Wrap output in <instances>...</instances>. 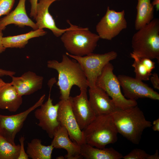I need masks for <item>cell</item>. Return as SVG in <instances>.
<instances>
[{"label":"cell","instance_id":"obj_9","mask_svg":"<svg viewBox=\"0 0 159 159\" xmlns=\"http://www.w3.org/2000/svg\"><path fill=\"white\" fill-rule=\"evenodd\" d=\"M127 26L125 11L117 12L108 6L105 14L96 25V29L100 38L111 40Z\"/></svg>","mask_w":159,"mask_h":159},{"label":"cell","instance_id":"obj_17","mask_svg":"<svg viewBox=\"0 0 159 159\" xmlns=\"http://www.w3.org/2000/svg\"><path fill=\"white\" fill-rule=\"evenodd\" d=\"M51 145L54 148L63 149L67 151L64 156L67 159H79L81 155L80 145L70 138L66 129L60 125L54 133Z\"/></svg>","mask_w":159,"mask_h":159},{"label":"cell","instance_id":"obj_36","mask_svg":"<svg viewBox=\"0 0 159 159\" xmlns=\"http://www.w3.org/2000/svg\"><path fill=\"white\" fill-rule=\"evenodd\" d=\"M6 83L4 82L0 78V88L5 85Z\"/></svg>","mask_w":159,"mask_h":159},{"label":"cell","instance_id":"obj_21","mask_svg":"<svg viewBox=\"0 0 159 159\" xmlns=\"http://www.w3.org/2000/svg\"><path fill=\"white\" fill-rule=\"evenodd\" d=\"M47 32L39 29L31 31L21 34L3 37L2 42L3 46L7 48H19L24 47L28 43L29 40L32 38L43 36Z\"/></svg>","mask_w":159,"mask_h":159},{"label":"cell","instance_id":"obj_6","mask_svg":"<svg viewBox=\"0 0 159 159\" xmlns=\"http://www.w3.org/2000/svg\"><path fill=\"white\" fill-rule=\"evenodd\" d=\"M114 67L110 63L103 69L97 78L96 86L111 97L119 109H125L137 105L136 100L127 99L122 94L117 77L113 73Z\"/></svg>","mask_w":159,"mask_h":159},{"label":"cell","instance_id":"obj_8","mask_svg":"<svg viewBox=\"0 0 159 159\" xmlns=\"http://www.w3.org/2000/svg\"><path fill=\"white\" fill-rule=\"evenodd\" d=\"M45 97V95H43L34 105L19 113L10 115L0 114V135L15 145L16 135L22 128L28 115L43 103Z\"/></svg>","mask_w":159,"mask_h":159},{"label":"cell","instance_id":"obj_29","mask_svg":"<svg viewBox=\"0 0 159 159\" xmlns=\"http://www.w3.org/2000/svg\"><path fill=\"white\" fill-rule=\"evenodd\" d=\"M150 81L153 87L156 89L159 90V78L157 73H155L150 77Z\"/></svg>","mask_w":159,"mask_h":159},{"label":"cell","instance_id":"obj_32","mask_svg":"<svg viewBox=\"0 0 159 159\" xmlns=\"http://www.w3.org/2000/svg\"><path fill=\"white\" fill-rule=\"evenodd\" d=\"M152 128L154 131H159V118L154 120L152 124Z\"/></svg>","mask_w":159,"mask_h":159},{"label":"cell","instance_id":"obj_10","mask_svg":"<svg viewBox=\"0 0 159 159\" xmlns=\"http://www.w3.org/2000/svg\"><path fill=\"white\" fill-rule=\"evenodd\" d=\"M54 83L53 82L50 84L47 100L34 112V116L39 121L37 125L45 131L51 138H53L54 133L61 125L57 119L59 103L54 105L50 97V92Z\"/></svg>","mask_w":159,"mask_h":159},{"label":"cell","instance_id":"obj_7","mask_svg":"<svg viewBox=\"0 0 159 159\" xmlns=\"http://www.w3.org/2000/svg\"><path fill=\"white\" fill-rule=\"evenodd\" d=\"M65 54L75 60L80 64L86 77L89 88L95 87L96 82L105 65L115 59L117 53L112 51L103 54L93 53L83 56H78L66 52Z\"/></svg>","mask_w":159,"mask_h":159},{"label":"cell","instance_id":"obj_13","mask_svg":"<svg viewBox=\"0 0 159 159\" xmlns=\"http://www.w3.org/2000/svg\"><path fill=\"white\" fill-rule=\"evenodd\" d=\"M80 90L79 95L74 97L70 96L69 100L73 113L82 130L96 116L90 104L87 88H82Z\"/></svg>","mask_w":159,"mask_h":159},{"label":"cell","instance_id":"obj_2","mask_svg":"<svg viewBox=\"0 0 159 159\" xmlns=\"http://www.w3.org/2000/svg\"><path fill=\"white\" fill-rule=\"evenodd\" d=\"M111 115L118 133L134 144L139 143L144 130L152 126L137 105L118 109Z\"/></svg>","mask_w":159,"mask_h":159},{"label":"cell","instance_id":"obj_30","mask_svg":"<svg viewBox=\"0 0 159 159\" xmlns=\"http://www.w3.org/2000/svg\"><path fill=\"white\" fill-rule=\"evenodd\" d=\"M31 4V12L30 16L31 17H33L35 19L36 16V8L38 0H29Z\"/></svg>","mask_w":159,"mask_h":159},{"label":"cell","instance_id":"obj_34","mask_svg":"<svg viewBox=\"0 0 159 159\" xmlns=\"http://www.w3.org/2000/svg\"><path fill=\"white\" fill-rule=\"evenodd\" d=\"M159 155L158 151L156 150L154 154L151 155H149L147 159H159Z\"/></svg>","mask_w":159,"mask_h":159},{"label":"cell","instance_id":"obj_33","mask_svg":"<svg viewBox=\"0 0 159 159\" xmlns=\"http://www.w3.org/2000/svg\"><path fill=\"white\" fill-rule=\"evenodd\" d=\"M2 31L0 30V54L4 51L6 48L3 45L2 39L3 37Z\"/></svg>","mask_w":159,"mask_h":159},{"label":"cell","instance_id":"obj_28","mask_svg":"<svg viewBox=\"0 0 159 159\" xmlns=\"http://www.w3.org/2000/svg\"><path fill=\"white\" fill-rule=\"evenodd\" d=\"M25 138L24 136H21L19 139L20 143V149L19 153L18 159H28L29 157L25 151L24 148V141Z\"/></svg>","mask_w":159,"mask_h":159},{"label":"cell","instance_id":"obj_27","mask_svg":"<svg viewBox=\"0 0 159 159\" xmlns=\"http://www.w3.org/2000/svg\"><path fill=\"white\" fill-rule=\"evenodd\" d=\"M14 2L15 0H0V17L10 12Z\"/></svg>","mask_w":159,"mask_h":159},{"label":"cell","instance_id":"obj_11","mask_svg":"<svg viewBox=\"0 0 159 159\" xmlns=\"http://www.w3.org/2000/svg\"><path fill=\"white\" fill-rule=\"evenodd\" d=\"M117 77L123 95L127 99L135 100L143 98L159 100V94L142 81L124 75H119Z\"/></svg>","mask_w":159,"mask_h":159},{"label":"cell","instance_id":"obj_4","mask_svg":"<svg viewBox=\"0 0 159 159\" xmlns=\"http://www.w3.org/2000/svg\"><path fill=\"white\" fill-rule=\"evenodd\" d=\"M67 22L70 28L61 35V39L70 54L83 56L93 53L100 38L90 32L88 28H82Z\"/></svg>","mask_w":159,"mask_h":159},{"label":"cell","instance_id":"obj_12","mask_svg":"<svg viewBox=\"0 0 159 159\" xmlns=\"http://www.w3.org/2000/svg\"><path fill=\"white\" fill-rule=\"evenodd\" d=\"M58 103L57 119L60 125L66 129L72 141L79 145L85 143L82 131L73 113L69 99L60 100Z\"/></svg>","mask_w":159,"mask_h":159},{"label":"cell","instance_id":"obj_19","mask_svg":"<svg viewBox=\"0 0 159 159\" xmlns=\"http://www.w3.org/2000/svg\"><path fill=\"white\" fill-rule=\"evenodd\" d=\"M22 102V97L18 95L10 83H6L0 88V109L16 112Z\"/></svg>","mask_w":159,"mask_h":159},{"label":"cell","instance_id":"obj_18","mask_svg":"<svg viewBox=\"0 0 159 159\" xmlns=\"http://www.w3.org/2000/svg\"><path fill=\"white\" fill-rule=\"evenodd\" d=\"M26 1L19 0L15 9L0 19V30H4L7 26L11 24H14L20 27L29 26L34 30L38 29L36 23L28 17L26 14Z\"/></svg>","mask_w":159,"mask_h":159},{"label":"cell","instance_id":"obj_1","mask_svg":"<svg viewBox=\"0 0 159 159\" xmlns=\"http://www.w3.org/2000/svg\"><path fill=\"white\" fill-rule=\"evenodd\" d=\"M47 66L58 72L57 85L60 90V100L69 99L74 85L80 89L88 87L86 77L79 64L75 60L70 59L66 54L62 55L60 62L55 60H49Z\"/></svg>","mask_w":159,"mask_h":159},{"label":"cell","instance_id":"obj_35","mask_svg":"<svg viewBox=\"0 0 159 159\" xmlns=\"http://www.w3.org/2000/svg\"><path fill=\"white\" fill-rule=\"evenodd\" d=\"M152 4L154 6H155L157 10L158 11L159 9V0H153Z\"/></svg>","mask_w":159,"mask_h":159},{"label":"cell","instance_id":"obj_22","mask_svg":"<svg viewBox=\"0 0 159 159\" xmlns=\"http://www.w3.org/2000/svg\"><path fill=\"white\" fill-rule=\"evenodd\" d=\"M130 54L134 60L132 66L134 68L135 78L142 81L149 80L151 72L155 68V63L148 58L139 57L132 53Z\"/></svg>","mask_w":159,"mask_h":159},{"label":"cell","instance_id":"obj_24","mask_svg":"<svg viewBox=\"0 0 159 159\" xmlns=\"http://www.w3.org/2000/svg\"><path fill=\"white\" fill-rule=\"evenodd\" d=\"M54 148L51 144L44 145L41 140L34 138L27 143L26 152L29 157L32 159H51Z\"/></svg>","mask_w":159,"mask_h":159},{"label":"cell","instance_id":"obj_25","mask_svg":"<svg viewBox=\"0 0 159 159\" xmlns=\"http://www.w3.org/2000/svg\"><path fill=\"white\" fill-rule=\"evenodd\" d=\"M20 145H14L0 135V159H18Z\"/></svg>","mask_w":159,"mask_h":159},{"label":"cell","instance_id":"obj_20","mask_svg":"<svg viewBox=\"0 0 159 159\" xmlns=\"http://www.w3.org/2000/svg\"><path fill=\"white\" fill-rule=\"evenodd\" d=\"M80 145L81 154L87 159H120L123 156L112 148H100L84 143Z\"/></svg>","mask_w":159,"mask_h":159},{"label":"cell","instance_id":"obj_23","mask_svg":"<svg viewBox=\"0 0 159 159\" xmlns=\"http://www.w3.org/2000/svg\"><path fill=\"white\" fill-rule=\"evenodd\" d=\"M135 27L138 30L149 23L154 18V6L151 0H138Z\"/></svg>","mask_w":159,"mask_h":159},{"label":"cell","instance_id":"obj_3","mask_svg":"<svg viewBox=\"0 0 159 159\" xmlns=\"http://www.w3.org/2000/svg\"><path fill=\"white\" fill-rule=\"evenodd\" d=\"M85 143L103 148L118 139V132L111 114L96 116L82 130Z\"/></svg>","mask_w":159,"mask_h":159},{"label":"cell","instance_id":"obj_16","mask_svg":"<svg viewBox=\"0 0 159 159\" xmlns=\"http://www.w3.org/2000/svg\"><path fill=\"white\" fill-rule=\"evenodd\" d=\"M11 78V84L21 97L32 94L41 89L44 79L42 76L30 71L24 73L20 77L13 76Z\"/></svg>","mask_w":159,"mask_h":159},{"label":"cell","instance_id":"obj_14","mask_svg":"<svg viewBox=\"0 0 159 159\" xmlns=\"http://www.w3.org/2000/svg\"><path fill=\"white\" fill-rule=\"evenodd\" d=\"M88 92L90 104L96 116L111 114L119 109L106 93L96 86L89 88Z\"/></svg>","mask_w":159,"mask_h":159},{"label":"cell","instance_id":"obj_5","mask_svg":"<svg viewBox=\"0 0 159 159\" xmlns=\"http://www.w3.org/2000/svg\"><path fill=\"white\" fill-rule=\"evenodd\" d=\"M133 35L132 53L140 57L159 61V20L153 19Z\"/></svg>","mask_w":159,"mask_h":159},{"label":"cell","instance_id":"obj_31","mask_svg":"<svg viewBox=\"0 0 159 159\" xmlns=\"http://www.w3.org/2000/svg\"><path fill=\"white\" fill-rule=\"evenodd\" d=\"M15 74L16 72L14 71L0 69V77L4 76H8L12 77Z\"/></svg>","mask_w":159,"mask_h":159},{"label":"cell","instance_id":"obj_15","mask_svg":"<svg viewBox=\"0 0 159 159\" xmlns=\"http://www.w3.org/2000/svg\"><path fill=\"white\" fill-rule=\"evenodd\" d=\"M59 0H39L37 6L35 19L38 29H48L57 37L61 36L70 28L69 27L62 29L57 27L54 19L49 12V9L51 5L54 2Z\"/></svg>","mask_w":159,"mask_h":159},{"label":"cell","instance_id":"obj_26","mask_svg":"<svg viewBox=\"0 0 159 159\" xmlns=\"http://www.w3.org/2000/svg\"><path fill=\"white\" fill-rule=\"evenodd\" d=\"M149 155L143 150L139 148H135L126 155L123 156L122 158L124 159H147Z\"/></svg>","mask_w":159,"mask_h":159}]
</instances>
